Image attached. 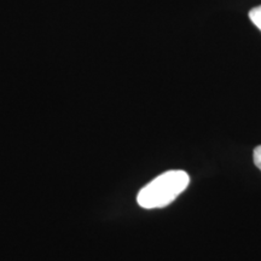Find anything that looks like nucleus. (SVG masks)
Returning <instances> with one entry per match:
<instances>
[{"label": "nucleus", "instance_id": "obj_1", "mask_svg": "<svg viewBox=\"0 0 261 261\" xmlns=\"http://www.w3.org/2000/svg\"><path fill=\"white\" fill-rule=\"evenodd\" d=\"M189 182L190 177L185 171L165 172L139 191L137 201L145 210L166 207L187 190Z\"/></svg>", "mask_w": 261, "mask_h": 261}, {"label": "nucleus", "instance_id": "obj_3", "mask_svg": "<svg viewBox=\"0 0 261 261\" xmlns=\"http://www.w3.org/2000/svg\"><path fill=\"white\" fill-rule=\"evenodd\" d=\"M254 163L261 171V145L256 146L255 150H254Z\"/></svg>", "mask_w": 261, "mask_h": 261}, {"label": "nucleus", "instance_id": "obj_2", "mask_svg": "<svg viewBox=\"0 0 261 261\" xmlns=\"http://www.w3.org/2000/svg\"><path fill=\"white\" fill-rule=\"evenodd\" d=\"M249 18L254 24L261 31V5L252 9L249 11Z\"/></svg>", "mask_w": 261, "mask_h": 261}]
</instances>
